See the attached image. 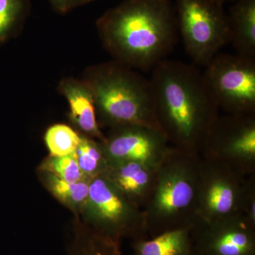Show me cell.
I'll use <instances>...</instances> for the list:
<instances>
[{
  "mask_svg": "<svg viewBox=\"0 0 255 255\" xmlns=\"http://www.w3.org/2000/svg\"><path fill=\"white\" fill-rule=\"evenodd\" d=\"M75 154L80 170L87 179L105 174L110 167L102 146L90 137L82 136Z\"/></svg>",
  "mask_w": 255,
  "mask_h": 255,
  "instance_id": "e0dca14e",
  "label": "cell"
},
{
  "mask_svg": "<svg viewBox=\"0 0 255 255\" xmlns=\"http://www.w3.org/2000/svg\"><path fill=\"white\" fill-rule=\"evenodd\" d=\"M97 226L96 232L118 241L128 233L140 235L145 221L105 174L90 179L85 209Z\"/></svg>",
  "mask_w": 255,
  "mask_h": 255,
  "instance_id": "8992f818",
  "label": "cell"
},
{
  "mask_svg": "<svg viewBox=\"0 0 255 255\" xmlns=\"http://www.w3.org/2000/svg\"><path fill=\"white\" fill-rule=\"evenodd\" d=\"M69 255H122L118 242L95 231L81 230L75 233Z\"/></svg>",
  "mask_w": 255,
  "mask_h": 255,
  "instance_id": "2e32d148",
  "label": "cell"
},
{
  "mask_svg": "<svg viewBox=\"0 0 255 255\" xmlns=\"http://www.w3.org/2000/svg\"><path fill=\"white\" fill-rule=\"evenodd\" d=\"M97 0H49L50 4L58 12L66 13L79 6L93 2Z\"/></svg>",
  "mask_w": 255,
  "mask_h": 255,
  "instance_id": "44dd1931",
  "label": "cell"
},
{
  "mask_svg": "<svg viewBox=\"0 0 255 255\" xmlns=\"http://www.w3.org/2000/svg\"><path fill=\"white\" fill-rule=\"evenodd\" d=\"M97 28L115 61L142 71L167 59L179 32L170 0H124L97 20Z\"/></svg>",
  "mask_w": 255,
  "mask_h": 255,
  "instance_id": "6da1fadb",
  "label": "cell"
},
{
  "mask_svg": "<svg viewBox=\"0 0 255 255\" xmlns=\"http://www.w3.org/2000/svg\"><path fill=\"white\" fill-rule=\"evenodd\" d=\"M59 91L66 98L74 124L88 136L97 137L103 142L105 138L97 122L95 100L86 82L83 80L63 79L59 85Z\"/></svg>",
  "mask_w": 255,
  "mask_h": 255,
  "instance_id": "30bf717a",
  "label": "cell"
},
{
  "mask_svg": "<svg viewBox=\"0 0 255 255\" xmlns=\"http://www.w3.org/2000/svg\"><path fill=\"white\" fill-rule=\"evenodd\" d=\"M41 171L45 185L58 200L75 211L85 209L88 197L90 179L77 182H67L50 172Z\"/></svg>",
  "mask_w": 255,
  "mask_h": 255,
  "instance_id": "9a60e30c",
  "label": "cell"
},
{
  "mask_svg": "<svg viewBox=\"0 0 255 255\" xmlns=\"http://www.w3.org/2000/svg\"><path fill=\"white\" fill-rule=\"evenodd\" d=\"M218 107L232 114H253L255 109V58L219 53L203 73Z\"/></svg>",
  "mask_w": 255,
  "mask_h": 255,
  "instance_id": "5b68a950",
  "label": "cell"
},
{
  "mask_svg": "<svg viewBox=\"0 0 255 255\" xmlns=\"http://www.w3.org/2000/svg\"><path fill=\"white\" fill-rule=\"evenodd\" d=\"M228 15L230 43L237 54L255 58V0H236Z\"/></svg>",
  "mask_w": 255,
  "mask_h": 255,
  "instance_id": "7c38bea8",
  "label": "cell"
},
{
  "mask_svg": "<svg viewBox=\"0 0 255 255\" xmlns=\"http://www.w3.org/2000/svg\"><path fill=\"white\" fill-rule=\"evenodd\" d=\"M197 193L190 171L180 166L165 168L158 174L151 210L157 219H170L189 207Z\"/></svg>",
  "mask_w": 255,
  "mask_h": 255,
  "instance_id": "9c48e42d",
  "label": "cell"
},
{
  "mask_svg": "<svg viewBox=\"0 0 255 255\" xmlns=\"http://www.w3.org/2000/svg\"><path fill=\"white\" fill-rule=\"evenodd\" d=\"M254 226L228 217L209 223L194 244L196 255H255Z\"/></svg>",
  "mask_w": 255,
  "mask_h": 255,
  "instance_id": "ba28073f",
  "label": "cell"
},
{
  "mask_svg": "<svg viewBox=\"0 0 255 255\" xmlns=\"http://www.w3.org/2000/svg\"><path fill=\"white\" fill-rule=\"evenodd\" d=\"M41 170L54 174L67 182H77L87 179L80 170L75 153L64 156L50 155L42 164Z\"/></svg>",
  "mask_w": 255,
  "mask_h": 255,
  "instance_id": "d6986e66",
  "label": "cell"
},
{
  "mask_svg": "<svg viewBox=\"0 0 255 255\" xmlns=\"http://www.w3.org/2000/svg\"><path fill=\"white\" fill-rule=\"evenodd\" d=\"M24 14V0H0V43L6 41Z\"/></svg>",
  "mask_w": 255,
  "mask_h": 255,
  "instance_id": "ffe728a7",
  "label": "cell"
},
{
  "mask_svg": "<svg viewBox=\"0 0 255 255\" xmlns=\"http://www.w3.org/2000/svg\"><path fill=\"white\" fill-rule=\"evenodd\" d=\"M239 188L230 178L214 175L208 179L199 192L200 209L207 224L230 217L237 209Z\"/></svg>",
  "mask_w": 255,
  "mask_h": 255,
  "instance_id": "8fae6325",
  "label": "cell"
},
{
  "mask_svg": "<svg viewBox=\"0 0 255 255\" xmlns=\"http://www.w3.org/2000/svg\"><path fill=\"white\" fill-rule=\"evenodd\" d=\"M82 136L65 124H55L47 130L45 142L50 155L64 156L75 153Z\"/></svg>",
  "mask_w": 255,
  "mask_h": 255,
  "instance_id": "ac0fdd59",
  "label": "cell"
},
{
  "mask_svg": "<svg viewBox=\"0 0 255 255\" xmlns=\"http://www.w3.org/2000/svg\"><path fill=\"white\" fill-rule=\"evenodd\" d=\"M82 80L91 90L97 114L106 124L159 130L150 79L114 60L87 69Z\"/></svg>",
  "mask_w": 255,
  "mask_h": 255,
  "instance_id": "3957f363",
  "label": "cell"
},
{
  "mask_svg": "<svg viewBox=\"0 0 255 255\" xmlns=\"http://www.w3.org/2000/svg\"><path fill=\"white\" fill-rule=\"evenodd\" d=\"M157 168L140 162L110 165L105 174L127 199H139L150 190Z\"/></svg>",
  "mask_w": 255,
  "mask_h": 255,
  "instance_id": "4fadbf2b",
  "label": "cell"
},
{
  "mask_svg": "<svg viewBox=\"0 0 255 255\" xmlns=\"http://www.w3.org/2000/svg\"><path fill=\"white\" fill-rule=\"evenodd\" d=\"M168 141L163 132L144 126L114 127L102 145L110 165L135 162L157 168L169 154Z\"/></svg>",
  "mask_w": 255,
  "mask_h": 255,
  "instance_id": "52a82bcc",
  "label": "cell"
},
{
  "mask_svg": "<svg viewBox=\"0 0 255 255\" xmlns=\"http://www.w3.org/2000/svg\"><path fill=\"white\" fill-rule=\"evenodd\" d=\"M219 1H221V2L225 3L228 1H236V0H219Z\"/></svg>",
  "mask_w": 255,
  "mask_h": 255,
  "instance_id": "7402d4cb",
  "label": "cell"
},
{
  "mask_svg": "<svg viewBox=\"0 0 255 255\" xmlns=\"http://www.w3.org/2000/svg\"><path fill=\"white\" fill-rule=\"evenodd\" d=\"M223 4L219 0H177L178 31L194 65L206 66L230 43Z\"/></svg>",
  "mask_w": 255,
  "mask_h": 255,
  "instance_id": "277c9868",
  "label": "cell"
},
{
  "mask_svg": "<svg viewBox=\"0 0 255 255\" xmlns=\"http://www.w3.org/2000/svg\"><path fill=\"white\" fill-rule=\"evenodd\" d=\"M150 79L157 125L167 140L182 147L205 142L219 107L203 73L194 64L164 59Z\"/></svg>",
  "mask_w": 255,
  "mask_h": 255,
  "instance_id": "7a4b0ae2",
  "label": "cell"
},
{
  "mask_svg": "<svg viewBox=\"0 0 255 255\" xmlns=\"http://www.w3.org/2000/svg\"><path fill=\"white\" fill-rule=\"evenodd\" d=\"M190 226H180L156 235L152 239H139L134 255H194Z\"/></svg>",
  "mask_w": 255,
  "mask_h": 255,
  "instance_id": "5bb4252c",
  "label": "cell"
}]
</instances>
